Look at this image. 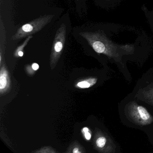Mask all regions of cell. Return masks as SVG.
Masks as SVG:
<instances>
[{
  "mask_svg": "<svg viewBox=\"0 0 153 153\" xmlns=\"http://www.w3.org/2000/svg\"><path fill=\"white\" fill-rule=\"evenodd\" d=\"M85 137L88 140H89L91 138V133H89V131H87V132H85Z\"/></svg>",
  "mask_w": 153,
  "mask_h": 153,
  "instance_id": "10",
  "label": "cell"
},
{
  "mask_svg": "<svg viewBox=\"0 0 153 153\" xmlns=\"http://www.w3.org/2000/svg\"><path fill=\"white\" fill-rule=\"evenodd\" d=\"M53 15H45L23 25L12 36L14 41L20 40L41 31L53 18Z\"/></svg>",
  "mask_w": 153,
  "mask_h": 153,
  "instance_id": "3",
  "label": "cell"
},
{
  "mask_svg": "<svg viewBox=\"0 0 153 153\" xmlns=\"http://www.w3.org/2000/svg\"><path fill=\"white\" fill-rule=\"evenodd\" d=\"M97 81V79L90 78L78 83L77 86L81 88H88L94 85Z\"/></svg>",
  "mask_w": 153,
  "mask_h": 153,
  "instance_id": "7",
  "label": "cell"
},
{
  "mask_svg": "<svg viewBox=\"0 0 153 153\" xmlns=\"http://www.w3.org/2000/svg\"><path fill=\"white\" fill-rule=\"evenodd\" d=\"M124 113L127 119L134 124L146 126L153 123V117L143 106L135 101L129 102L125 105Z\"/></svg>",
  "mask_w": 153,
  "mask_h": 153,
  "instance_id": "2",
  "label": "cell"
},
{
  "mask_svg": "<svg viewBox=\"0 0 153 153\" xmlns=\"http://www.w3.org/2000/svg\"><path fill=\"white\" fill-rule=\"evenodd\" d=\"M32 68L34 70L36 71L39 69V66L37 63H34L32 65Z\"/></svg>",
  "mask_w": 153,
  "mask_h": 153,
  "instance_id": "11",
  "label": "cell"
},
{
  "mask_svg": "<svg viewBox=\"0 0 153 153\" xmlns=\"http://www.w3.org/2000/svg\"><path fill=\"white\" fill-rule=\"evenodd\" d=\"M83 132L85 133V132H87V131H89V129H88V128H83Z\"/></svg>",
  "mask_w": 153,
  "mask_h": 153,
  "instance_id": "13",
  "label": "cell"
},
{
  "mask_svg": "<svg viewBox=\"0 0 153 153\" xmlns=\"http://www.w3.org/2000/svg\"><path fill=\"white\" fill-rule=\"evenodd\" d=\"M77 1H79V0H77Z\"/></svg>",
  "mask_w": 153,
  "mask_h": 153,
  "instance_id": "14",
  "label": "cell"
},
{
  "mask_svg": "<svg viewBox=\"0 0 153 153\" xmlns=\"http://www.w3.org/2000/svg\"><path fill=\"white\" fill-rule=\"evenodd\" d=\"M138 100L153 105V83L139 89L135 96Z\"/></svg>",
  "mask_w": 153,
  "mask_h": 153,
  "instance_id": "6",
  "label": "cell"
},
{
  "mask_svg": "<svg viewBox=\"0 0 153 153\" xmlns=\"http://www.w3.org/2000/svg\"><path fill=\"white\" fill-rule=\"evenodd\" d=\"M79 34L96 52L105 54L113 59L116 62H120L123 55L132 54L134 51L133 45L115 44L108 39L102 31L82 32Z\"/></svg>",
  "mask_w": 153,
  "mask_h": 153,
  "instance_id": "1",
  "label": "cell"
},
{
  "mask_svg": "<svg viewBox=\"0 0 153 153\" xmlns=\"http://www.w3.org/2000/svg\"><path fill=\"white\" fill-rule=\"evenodd\" d=\"M95 146L100 152L105 153H114L116 146L113 140L101 131L96 132L95 136Z\"/></svg>",
  "mask_w": 153,
  "mask_h": 153,
  "instance_id": "4",
  "label": "cell"
},
{
  "mask_svg": "<svg viewBox=\"0 0 153 153\" xmlns=\"http://www.w3.org/2000/svg\"><path fill=\"white\" fill-rule=\"evenodd\" d=\"M67 30L65 25L62 24L58 29L53 40L52 51L53 59L58 58L61 53L66 42Z\"/></svg>",
  "mask_w": 153,
  "mask_h": 153,
  "instance_id": "5",
  "label": "cell"
},
{
  "mask_svg": "<svg viewBox=\"0 0 153 153\" xmlns=\"http://www.w3.org/2000/svg\"><path fill=\"white\" fill-rule=\"evenodd\" d=\"M33 36H27L26 38V40L24 41V42L23 43L22 45L19 47H18L16 51V52L17 53L18 55L19 56V57H22L24 55V52L23 51V50L24 48L27 45L28 43V42L30 41L31 39L33 38Z\"/></svg>",
  "mask_w": 153,
  "mask_h": 153,
  "instance_id": "9",
  "label": "cell"
},
{
  "mask_svg": "<svg viewBox=\"0 0 153 153\" xmlns=\"http://www.w3.org/2000/svg\"><path fill=\"white\" fill-rule=\"evenodd\" d=\"M8 75L6 70H1L0 76V89L2 90L5 89L7 85Z\"/></svg>",
  "mask_w": 153,
  "mask_h": 153,
  "instance_id": "8",
  "label": "cell"
},
{
  "mask_svg": "<svg viewBox=\"0 0 153 153\" xmlns=\"http://www.w3.org/2000/svg\"><path fill=\"white\" fill-rule=\"evenodd\" d=\"M73 153H81V152H80V151H79L78 149L77 148H75L74 149H73Z\"/></svg>",
  "mask_w": 153,
  "mask_h": 153,
  "instance_id": "12",
  "label": "cell"
}]
</instances>
